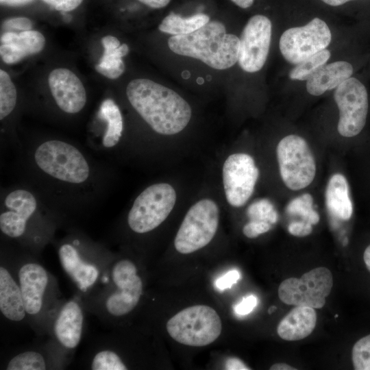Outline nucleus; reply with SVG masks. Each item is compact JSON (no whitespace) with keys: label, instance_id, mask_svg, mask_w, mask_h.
I'll list each match as a JSON object with an SVG mask.
<instances>
[{"label":"nucleus","instance_id":"f257e3e1","mask_svg":"<svg viewBox=\"0 0 370 370\" xmlns=\"http://www.w3.org/2000/svg\"><path fill=\"white\" fill-rule=\"evenodd\" d=\"M126 95L132 107L158 134H177L190 120L191 108L187 101L172 89L151 79L132 80Z\"/></svg>","mask_w":370,"mask_h":370},{"label":"nucleus","instance_id":"bb28decb","mask_svg":"<svg viewBox=\"0 0 370 370\" xmlns=\"http://www.w3.org/2000/svg\"><path fill=\"white\" fill-rule=\"evenodd\" d=\"M330 52L325 49L303 60L290 71L289 77L293 80L307 81L330 58Z\"/></svg>","mask_w":370,"mask_h":370},{"label":"nucleus","instance_id":"aec40b11","mask_svg":"<svg viewBox=\"0 0 370 370\" xmlns=\"http://www.w3.org/2000/svg\"><path fill=\"white\" fill-rule=\"evenodd\" d=\"M317 323L313 308L296 306L279 323L277 332L286 341H298L309 336Z\"/></svg>","mask_w":370,"mask_h":370},{"label":"nucleus","instance_id":"c9c22d12","mask_svg":"<svg viewBox=\"0 0 370 370\" xmlns=\"http://www.w3.org/2000/svg\"><path fill=\"white\" fill-rule=\"evenodd\" d=\"M241 278V273L238 270L233 269L227 272L219 278L215 282V286L219 291L230 288L237 282Z\"/></svg>","mask_w":370,"mask_h":370},{"label":"nucleus","instance_id":"cd10ccee","mask_svg":"<svg viewBox=\"0 0 370 370\" xmlns=\"http://www.w3.org/2000/svg\"><path fill=\"white\" fill-rule=\"evenodd\" d=\"M17 98L16 89L8 73L0 70V119L3 120L14 110Z\"/></svg>","mask_w":370,"mask_h":370},{"label":"nucleus","instance_id":"c756f323","mask_svg":"<svg viewBox=\"0 0 370 370\" xmlns=\"http://www.w3.org/2000/svg\"><path fill=\"white\" fill-rule=\"evenodd\" d=\"M46 369V361L43 356L35 351H26L14 356L6 366V369L8 370H45Z\"/></svg>","mask_w":370,"mask_h":370},{"label":"nucleus","instance_id":"a19ab883","mask_svg":"<svg viewBox=\"0 0 370 370\" xmlns=\"http://www.w3.org/2000/svg\"><path fill=\"white\" fill-rule=\"evenodd\" d=\"M101 43L105 51H111L118 48L120 41L113 36H106L101 38Z\"/></svg>","mask_w":370,"mask_h":370},{"label":"nucleus","instance_id":"09e8293b","mask_svg":"<svg viewBox=\"0 0 370 370\" xmlns=\"http://www.w3.org/2000/svg\"><path fill=\"white\" fill-rule=\"evenodd\" d=\"M276 308L275 306H271L269 309V313L271 314V312H273V311Z\"/></svg>","mask_w":370,"mask_h":370},{"label":"nucleus","instance_id":"c85d7f7f","mask_svg":"<svg viewBox=\"0 0 370 370\" xmlns=\"http://www.w3.org/2000/svg\"><path fill=\"white\" fill-rule=\"evenodd\" d=\"M313 199L308 193L293 199L286 206V212L290 214L301 216L303 221L311 225H315L319 221V214L313 209Z\"/></svg>","mask_w":370,"mask_h":370},{"label":"nucleus","instance_id":"a878e982","mask_svg":"<svg viewBox=\"0 0 370 370\" xmlns=\"http://www.w3.org/2000/svg\"><path fill=\"white\" fill-rule=\"evenodd\" d=\"M129 53L127 44L120 45L111 51H104L100 62L95 66V70L109 79L119 77L125 71V64L122 58Z\"/></svg>","mask_w":370,"mask_h":370},{"label":"nucleus","instance_id":"f704fd0d","mask_svg":"<svg viewBox=\"0 0 370 370\" xmlns=\"http://www.w3.org/2000/svg\"><path fill=\"white\" fill-rule=\"evenodd\" d=\"M271 227V224L258 221H250L245 225L243 232L245 236L254 238L259 235L268 232Z\"/></svg>","mask_w":370,"mask_h":370},{"label":"nucleus","instance_id":"393cba45","mask_svg":"<svg viewBox=\"0 0 370 370\" xmlns=\"http://www.w3.org/2000/svg\"><path fill=\"white\" fill-rule=\"evenodd\" d=\"M210 21V18L204 14H197L188 17H181L171 12L167 15L158 26L160 32L171 35H185L190 34Z\"/></svg>","mask_w":370,"mask_h":370},{"label":"nucleus","instance_id":"b1692460","mask_svg":"<svg viewBox=\"0 0 370 370\" xmlns=\"http://www.w3.org/2000/svg\"><path fill=\"white\" fill-rule=\"evenodd\" d=\"M99 116L108 123L103 145L106 147H112L118 143L122 135L123 123L121 111L112 99H107L101 103Z\"/></svg>","mask_w":370,"mask_h":370},{"label":"nucleus","instance_id":"ea45409f","mask_svg":"<svg viewBox=\"0 0 370 370\" xmlns=\"http://www.w3.org/2000/svg\"><path fill=\"white\" fill-rule=\"evenodd\" d=\"M227 370H249L251 369L241 359L235 357L229 358L225 363Z\"/></svg>","mask_w":370,"mask_h":370},{"label":"nucleus","instance_id":"49530a36","mask_svg":"<svg viewBox=\"0 0 370 370\" xmlns=\"http://www.w3.org/2000/svg\"><path fill=\"white\" fill-rule=\"evenodd\" d=\"M363 259L367 269L370 271V245L365 250Z\"/></svg>","mask_w":370,"mask_h":370},{"label":"nucleus","instance_id":"f03ea898","mask_svg":"<svg viewBox=\"0 0 370 370\" xmlns=\"http://www.w3.org/2000/svg\"><path fill=\"white\" fill-rule=\"evenodd\" d=\"M168 46L176 54L198 59L214 69L224 70L238 62L240 39L227 34L221 22L212 21L190 34L171 36Z\"/></svg>","mask_w":370,"mask_h":370},{"label":"nucleus","instance_id":"9d476101","mask_svg":"<svg viewBox=\"0 0 370 370\" xmlns=\"http://www.w3.org/2000/svg\"><path fill=\"white\" fill-rule=\"evenodd\" d=\"M334 100L339 110L338 132L344 137L358 135L365 125L368 95L358 79L349 77L336 88Z\"/></svg>","mask_w":370,"mask_h":370},{"label":"nucleus","instance_id":"a211bd4d","mask_svg":"<svg viewBox=\"0 0 370 370\" xmlns=\"http://www.w3.org/2000/svg\"><path fill=\"white\" fill-rule=\"evenodd\" d=\"M58 256L63 269L79 290L85 292L95 284L99 277L98 268L85 261L74 246L61 245Z\"/></svg>","mask_w":370,"mask_h":370},{"label":"nucleus","instance_id":"f3484780","mask_svg":"<svg viewBox=\"0 0 370 370\" xmlns=\"http://www.w3.org/2000/svg\"><path fill=\"white\" fill-rule=\"evenodd\" d=\"M0 55L8 64L17 63L27 56L40 52L45 45V38L39 32L28 30L18 34L5 32L1 36Z\"/></svg>","mask_w":370,"mask_h":370},{"label":"nucleus","instance_id":"20e7f679","mask_svg":"<svg viewBox=\"0 0 370 370\" xmlns=\"http://www.w3.org/2000/svg\"><path fill=\"white\" fill-rule=\"evenodd\" d=\"M35 161L47 174L64 182L79 184L89 176V166L82 153L60 140H49L36 150Z\"/></svg>","mask_w":370,"mask_h":370},{"label":"nucleus","instance_id":"412c9836","mask_svg":"<svg viewBox=\"0 0 370 370\" xmlns=\"http://www.w3.org/2000/svg\"><path fill=\"white\" fill-rule=\"evenodd\" d=\"M352 65L345 61H336L321 66L307 80L306 90L314 96L336 88L342 82L351 77Z\"/></svg>","mask_w":370,"mask_h":370},{"label":"nucleus","instance_id":"de8ad7c7","mask_svg":"<svg viewBox=\"0 0 370 370\" xmlns=\"http://www.w3.org/2000/svg\"><path fill=\"white\" fill-rule=\"evenodd\" d=\"M321 1L325 3L326 4H328L332 6H338L352 0H321Z\"/></svg>","mask_w":370,"mask_h":370},{"label":"nucleus","instance_id":"37998d69","mask_svg":"<svg viewBox=\"0 0 370 370\" xmlns=\"http://www.w3.org/2000/svg\"><path fill=\"white\" fill-rule=\"evenodd\" d=\"M34 0H0L1 4L9 6H21L30 3Z\"/></svg>","mask_w":370,"mask_h":370},{"label":"nucleus","instance_id":"dca6fc26","mask_svg":"<svg viewBox=\"0 0 370 370\" xmlns=\"http://www.w3.org/2000/svg\"><path fill=\"white\" fill-rule=\"evenodd\" d=\"M18 277L27 314L39 313L49 282L47 271L38 263L27 262L21 267Z\"/></svg>","mask_w":370,"mask_h":370},{"label":"nucleus","instance_id":"4c0bfd02","mask_svg":"<svg viewBox=\"0 0 370 370\" xmlns=\"http://www.w3.org/2000/svg\"><path fill=\"white\" fill-rule=\"evenodd\" d=\"M52 8L63 12L76 9L83 0H42Z\"/></svg>","mask_w":370,"mask_h":370},{"label":"nucleus","instance_id":"2eb2a0df","mask_svg":"<svg viewBox=\"0 0 370 370\" xmlns=\"http://www.w3.org/2000/svg\"><path fill=\"white\" fill-rule=\"evenodd\" d=\"M5 205L8 209L0 215V229L11 238L21 236L26 223L36 209L34 196L25 190H16L6 197Z\"/></svg>","mask_w":370,"mask_h":370},{"label":"nucleus","instance_id":"f8f14e48","mask_svg":"<svg viewBox=\"0 0 370 370\" xmlns=\"http://www.w3.org/2000/svg\"><path fill=\"white\" fill-rule=\"evenodd\" d=\"M259 175L254 158L243 153L230 155L223 166V182L227 202L243 206L251 196Z\"/></svg>","mask_w":370,"mask_h":370},{"label":"nucleus","instance_id":"72a5a7b5","mask_svg":"<svg viewBox=\"0 0 370 370\" xmlns=\"http://www.w3.org/2000/svg\"><path fill=\"white\" fill-rule=\"evenodd\" d=\"M2 28L5 32L20 31L21 32L31 30L32 23L26 17H14L4 21Z\"/></svg>","mask_w":370,"mask_h":370},{"label":"nucleus","instance_id":"58836bf2","mask_svg":"<svg viewBox=\"0 0 370 370\" xmlns=\"http://www.w3.org/2000/svg\"><path fill=\"white\" fill-rule=\"evenodd\" d=\"M288 232L295 236L303 237L309 235L312 231V225L306 221H294L288 227Z\"/></svg>","mask_w":370,"mask_h":370},{"label":"nucleus","instance_id":"c03bdc74","mask_svg":"<svg viewBox=\"0 0 370 370\" xmlns=\"http://www.w3.org/2000/svg\"><path fill=\"white\" fill-rule=\"evenodd\" d=\"M295 368L286 363H275L270 367V370H295Z\"/></svg>","mask_w":370,"mask_h":370},{"label":"nucleus","instance_id":"79ce46f5","mask_svg":"<svg viewBox=\"0 0 370 370\" xmlns=\"http://www.w3.org/2000/svg\"><path fill=\"white\" fill-rule=\"evenodd\" d=\"M143 4L153 9H160L166 6L171 0H138Z\"/></svg>","mask_w":370,"mask_h":370},{"label":"nucleus","instance_id":"e433bc0d","mask_svg":"<svg viewBox=\"0 0 370 370\" xmlns=\"http://www.w3.org/2000/svg\"><path fill=\"white\" fill-rule=\"evenodd\" d=\"M258 304L257 297L253 295H248L234 306V312L238 315L249 314Z\"/></svg>","mask_w":370,"mask_h":370},{"label":"nucleus","instance_id":"6ab92c4d","mask_svg":"<svg viewBox=\"0 0 370 370\" xmlns=\"http://www.w3.org/2000/svg\"><path fill=\"white\" fill-rule=\"evenodd\" d=\"M84 326V314L75 300L64 304L54 323V334L58 342L67 349L75 348L80 342Z\"/></svg>","mask_w":370,"mask_h":370},{"label":"nucleus","instance_id":"7ed1b4c3","mask_svg":"<svg viewBox=\"0 0 370 370\" xmlns=\"http://www.w3.org/2000/svg\"><path fill=\"white\" fill-rule=\"evenodd\" d=\"M166 330L175 341L189 346L211 344L220 336L222 323L218 313L206 305L183 309L166 323Z\"/></svg>","mask_w":370,"mask_h":370},{"label":"nucleus","instance_id":"7c9ffc66","mask_svg":"<svg viewBox=\"0 0 370 370\" xmlns=\"http://www.w3.org/2000/svg\"><path fill=\"white\" fill-rule=\"evenodd\" d=\"M247 215L250 221H264L270 224L275 223L278 213L272 203L262 199L253 202L247 210Z\"/></svg>","mask_w":370,"mask_h":370},{"label":"nucleus","instance_id":"9b49d317","mask_svg":"<svg viewBox=\"0 0 370 370\" xmlns=\"http://www.w3.org/2000/svg\"><path fill=\"white\" fill-rule=\"evenodd\" d=\"M111 278L116 289L106 297L104 307L112 317H121L131 312L138 304L143 282L134 263L127 259L113 265Z\"/></svg>","mask_w":370,"mask_h":370},{"label":"nucleus","instance_id":"4468645a","mask_svg":"<svg viewBox=\"0 0 370 370\" xmlns=\"http://www.w3.org/2000/svg\"><path fill=\"white\" fill-rule=\"evenodd\" d=\"M51 93L58 105L64 112L69 114L79 112L86 102L85 88L78 77L65 68H58L48 76Z\"/></svg>","mask_w":370,"mask_h":370},{"label":"nucleus","instance_id":"423d86ee","mask_svg":"<svg viewBox=\"0 0 370 370\" xmlns=\"http://www.w3.org/2000/svg\"><path fill=\"white\" fill-rule=\"evenodd\" d=\"M277 158L281 177L289 189H303L313 181L316 163L302 137L295 134L284 137L277 146Z\"/></svg>","mask_w":370,"mask_h":370},{"label":"nucleus","instance_id":"4be33fe9","mask_svg":"<svg viewBox=\"0 0 370 370\" xmlns=\"http://www.w3.org/2000/svg\"><path fill=\"white\" fill-rule=\"evenodd\" d=\"M0 310L5 318L16 322L22 321L27 314L19 284L2 266L0 267Z\"/></svg>","mask_w":370,"mask_h":370},{"label":"nucleus","instance_id":"5701e85b","mask_svg":"<svg viewBox=\"0 0 370 370\" xmlns=\"http://www.w3.org/2000/svg\"><path fill=\"white\" fill-rule=\"evenodd\" d=\"M325 203L334 217L344 221L349 220L353 212L349 197V185L346 178L340 173L333 175L328 183Z\"/></svg>","mask_w":370,"mask_h":370},{"label":"nucleus","instance_id":"1a4fd4ad","mask_svg":"<svg viewBox=\"0 0 370 370\" xmlns=\"http://www.w3.org/2000/svg\"><path fill=\"white\" fill-rule=\"evenodd\" d=\"M331 40V32L326 23L319 18H314L304 26L289 28L284 32L279 47L286 61L297 64L326 49Z\"/></svg>","mask_w":370,"mask_h":370},{"label":"nucleus","instance_id":"473e14b6","mask_svg":"<svg viewBox=\"0 0 370 370\" xmlns=\"http://www.w3.org/2000/svg\"><path fill=\"white\" fill-rule=\"evenodd\" d=\"M352 358L356 370H370V334L355 343Z\"/></svg>","mask_w":370,"mask_h":370},{"label":"nucleus","instance_id":"39448f33","mask_svg":"<svg viewBox=\"0 0 370 370\" xmlns=\"http://www.w3.org/2000/svg\"><path fill=\"white\" fill-rule=\"evenodd\" d=\"M219 218L218 206L212 199H204L192 206L175 236L176 250L188 254L206 246L217 232Z\"/></svg>","mask_w":370,"mask_h":370},{"label":"nucleus","instance_id":"2f4dec72","mask_svg":"<svg viewBox=\"0 0 370 370\" xmlns=\"http://www.w3.org/2000/svg\"><path fill=\"white\" fill-rule=\"evenodd\" d=\"M90 369L92 370H126L127 367L115 352L103 349L94 356Z\"/></svg>","mask_w":370,"mask_h":370},{"label":"nucleus","instance_id":"0eeeda50","mask_svg":"<svg viewBox=\"0 0 370 370\" xmlns=\"http://www.w3.org/2000/svg\"><path fill=\"white\" fill-rule=\"evenodd\" d=\"M175 201L176 193L170 184L149 186L136 197L129 212L130 227L138 234L154 230L167 218Z\"/></svg>","mask_w":370,"mask_h":370},{"label":"nucleus","instance_id":"ddd939ff","mask_svg":"<svg viewBox=\"0 0 370 370\" xmlns=\"http://www.w3.org/2000/svg\"><path fill=\"white\" fill-rule=\"evenodd\" d=\"M271 22L264 15L251 17L241 35L238 62L246 72L260 71L267 60L271 40Z\"/></svg>","mask_w":370,"mask_h":370},{"label":"nucleus","instance_id":"a18cd8bd","mask_svg":"<svg viewBox=\"0 0 370 370\" xmlns=\"http://www.w3.org/2000/svg\"><path fill=\"white\" fill-rule=\"evenodd\" d=\"M232 2H234L236 5L242 8H247L254 3V0H231Z\"/></svg>","mask_w":370,"mask_h":370},{"label":"nucleus","instance_id":"6e6552de","mask_svg":"<svg viewBox=\"0 0 370 370\" xmlns=\"http://www.w3.org/2000/svg\"><path fill=\"white\" fill-rule=\"evenodd\" d=\"M333 286V277L326 267H317L300 278H290L279 286L278 296L286 304L321 308Z\"/></svg>","mask_w":370,"mask_h":370}]
</instances>
